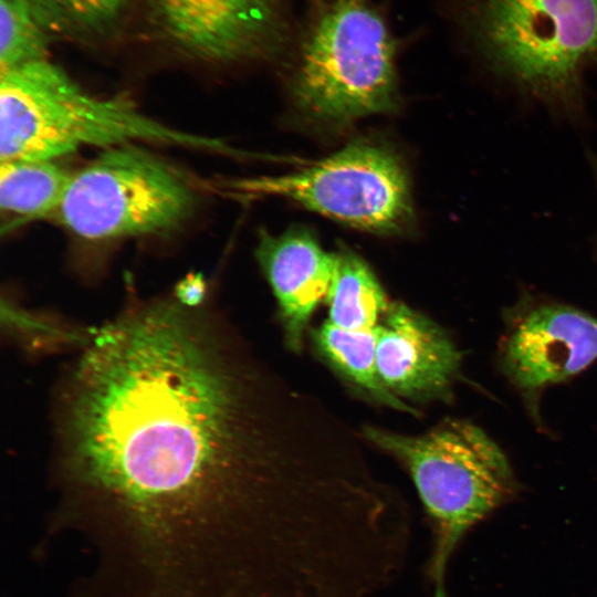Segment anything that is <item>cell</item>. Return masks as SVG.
I'll return each instance as SVG.
<instances>
[{
    "label": "cell",
    "instance_id": "277c9868",
    "mask_svg": "<svg viewBox=\"0 0 597 597\" xmlns=\"http://www.w3.org/2000/svg\"><path fill=\"white\" fill-rule=\"evenodd\" d=\"M364 436L408 470L432 527L434 597H447L446 574L459 544L516 495L505 453L482 428L464 420H447L418 436L375 427L365 428Z\"/></svg>",
    "mask_w": 597,
    "mask_h": 597
},
{
    "label": "cell",
    "instance_id": "9a60e30c",
    "mask_svg": "<svg viewBox=\"0 0 597 597\" xmlns=\"http://www.w3.org/2000/svg\"><path fill=\"white\" fill-rule=\"evenodd\" d=\"M46 13L40 0H0V70L46 59Z\"/></svg>",
    "mask_w": 597,
    "mask_h": 597
},
{
    "label": "cell",
    "instance_id": "8992f818",
    "mask_svg": "<svg viewBox=\"0 0 597 597\" xmlns=\"http://www.w3.org/2000/svg\"><path fill=\"white\" fill-rule=\"evenodd\" d=\"M139 144L103 151L73 174L54 218L86 241L158 237L195 214L199 193L176 166Z\"/></svg>",
    "mask_w": 597,
    "mask_h": 597
},
{
    "label": "cell",
    "instance_id": "6da1fadb",
    "mask_svg": "<svg viewBox=\"0 0 597 597\" xmlns=\"http://www.w3.org/2000/svg\"><path fill=\"white\" fill-rule=\"evenodd\" d=\"M205 305L126 306L86 333L55 396L63 505L134 597H253L352 462L338 420Z\"/></svg>",
    "mask_w": 597,
    "mask_h": 597
},
{
    "label": "cell",
    "instance_id": "5b68a950",
    "mask_svg": "<svg viewBox=\"0 0 597 597\" xmlns=\"http://www.w3.org/2000/svg\"><path fill=\"white\" fill-rule=\"evenodd\" d=\"M459 2V23L483 57L540 94L573 90L597 55V0Z\"/></svg>",
    "mask_w": 597,
    "mask_h": 597
},
{
    "label": "cell",
    "instance_id": "3957f363",
    "mask_svg": "<svg viewBox=\"0 0 597 597\" xmlns=\"http://www.w3.org/2000/svg\"><path fill=\"white\" fill-rule=\"evenodd\" d=\"M396 41L373 0H312L289 80L310 123L341 128L397 107Z\"/></svg>",
    "mask_w": 597,
    "mask_h": 597
},
{
    "label": "cell",
    "instance_id": "2e32d148",
    "mask_svg": "<svg viewBox=\"0 0 597 597\" xmlns=\"http://www.w3.org/2000/svg\"><path fill=\"white\" fill-rule=\"evenodd\" d=\"M48 13L83 29H97L113 21L127 0H40Z\"/></svg>",
    "mask_w": 597,
    "mask_h": 597
},
{
    "label": "cell",
    "instance_id": "e0dca14e",
    "mask_svg": "<svg viewBox=\"0 0 597 597\" xmlns=\"http://www.w3.org/2000/svg\"><path fill=\"white\" fill-rule=\"evenodd\" d=\"M208 286L200 273H190L177 282L172 295L182 305L196 308L206 304Z\"/></svg>",
    "mask_w": 597,
    "mask_h": 597
},
{
    "label": "cell",
    "instance_id": "5bb4252c",
    "mask_svg": "<svg viewBox=\"0 0 597 597\" xmlns=\"http://www.w3.org/2000/svg\"><path fill=\"white\" fill-rule=\"evenodd\" d=\"M328 322L345 329L376 327L390 303L369 265L357 254L336 253V265L326 295Z\"/></svg>",
    "mask_w": 597,
    "mask_h": 597
},
{
    "label": "cell",
    "instance_id": "30bf717a",
    "mask_svg": "<svg viewBox=\"0 0 597 597\" xmlns=\"http://www.w3.org/2000/svg\"><path fill=\"white\" fill-rule=\"evenodd\" d=\"M378 329L377 369L394 395L428 399L450 389L461 356L442 327L398 302L390 304Z\"/></svg>",
    "mask_w": 597,
    "mask_h": 597
},
{
    "label": "cell",
    "instance_id": "8fae6325",
    "mask_svg": "<svg viewBox=\"0 0 597 597\" xmlns=\"http://www.w3.org/2000/svg\"><path fill=\"white\" fill-rule=\"evenodd\" d=\"M255 256L276 297L287 344L300 349L317 305L326 298L336 253L326 252L305 227L259 235Z\"/></svg>",
    "mask_w": 597,
    "mask_h": 597
},
{
    "label": "cell",
    "instance_id": "7a4b0ae2",
    "mask_svg": "<svg viewBox=\"0 0 597 597\" xmlns=\"http://www.w3.org/2000/svg\"><path fill=\"white\" fill-rule=\"evenodd\" d=\"M128 144L232 154L222 140L161 123L125 97L84 91L46 59L0 70V161L56 160L83 147Z\"/></svg>",
    "mask_w": 597,
    "mask_h": 597
},
{
    "label": "cell",
    "instance_id": "52a82bcc",
    "mask_svg": "<svg viewBox=\"0 0 597 597\" xmlns=\"http://www.w3.org/2000/svg\"><path fill=\"white\" fill-rule=\"evenodd\" d=\"M231 188L245 196L290 199L376 234L406 233L415 220L404 165L389 148L371 140H354L298 171L241 179Z\"/></svg>",
    "mask_w": 597,
    "mask_h": 597
},
{
    "label": "cell",
    "instance_id": "4fadbf2b",
    "mask_svg": "<svg viewBox=\"0 0 597 597\" xmlns=\"http://www.w3.org/2000/svg\"><path fill=\"white\" fill-rule=\"evenodd\" d=\"M378 332V325L350 331L327 321L314 332V343L324 358L363 392L398 411L415 413V409L394 395L379 377L376 357Z\"/></svg>",
    "mask_w": 597,
    "mask_h": 597
},
{
    "label": "cell",
    "instance_id": "7c38bea8",
    "mask_svg": "<svg viewBox=\"0 0 597 597\" xmlns=\"http://www.w3.org/2000/svg\"><path fill=\"white\" fill-rule=\"evenodd\" d=\"M73 174L55 160L0 161L1 211L24 221L54 217Z\"/></svg>",
    "mask_w": 597,
    "mask_h": 597
},
{
    "label": "cell",
    "instance_id": "ba28073f",
    "mask_svg": "<svg viewBox=\"0 0 597 597\" xmlns=\"http://www.w3.org/2000/svg\"><path fill=\"white\" fill-rule=\"evenodd\" d=\"M168 36L205 61L273 57L286 45L282 0H154Z\"/></svg>",
    "mask_w": 597,
    "mask_h": 597
},
{
    "label": "cell",
    "instance_id": "9c48e42d",
    "mask_svg": "<svg viewBox=\"0 0 597 597\" xmlns=\"http://www.w3.org/2000/svg\"><path fill=\"white\" fill-rule=\"evenodd\" d=\"M597 359V317L562 304H542L514 324L502 348L505 374L535 392L562 383Z\"/></svg>",
    "mask_w": 597,
    "mask_h": 597
}]
</instances>
